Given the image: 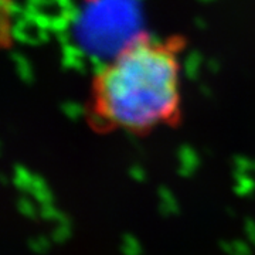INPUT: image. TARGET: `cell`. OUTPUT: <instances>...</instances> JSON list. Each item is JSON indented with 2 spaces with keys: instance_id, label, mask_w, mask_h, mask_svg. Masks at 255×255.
<instances>
[{
  "instance_id": "cell-1",
  "label": "cell",
  "mask_w": 255,
  "mask_h": 255,
  "mask_svg": "<svg viewBox=\"0 0 255 255\" xmlns=\"http://www.w3.org/2000/svg\"><path fill=\"white\" fill-rule=\"evenodd\" d=\"M91 111L104 128L146 133L180 114V61L170 41L137 38L92 82Z\"/></svg>"
}]
</instances>
